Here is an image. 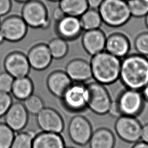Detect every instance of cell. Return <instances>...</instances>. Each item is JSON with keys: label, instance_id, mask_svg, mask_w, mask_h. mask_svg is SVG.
Instances as JSON below:
<instances>
[{"label": "cell", "instance_id": "1", "mask_svg": "<svg viewBox=\"0 0 148 148\" xmlns=\"http://www.w3.org/2000/svg\"><path fill=\"white\" fill-rule=\"evenodd\" d=\"M127 89L142 90L148 84V59L140 54H132L121 60L120 76Z\"/></svg>", "mask_w": 148, "mask_h": 148}, {"label": "cell", "instance_id": "2", "mask_svg": "<svg viewBox=\"0 0 148 148\" xmlns=\"http://www.w3.org/2000/svg\"><path fill=\"white\" fill-rule=\"evenodd\" d=\"M121 60L106 51L92 56L90 62L95 81L105 85L114 83L119 79Z\"/></svg>", "mask_w": 148, "mask_h": 148}, {"label": "cell", "instance_id": "3", "mask_svg": "<svg viewBox=\"0 0 148 148\" xmlns=\"http://www.w3.org/2000/svg\"><path fill=\"white\" fill-rule=\"evenodd\" d=\"M98 10L103 23L111 28L124 26L132 17L126 0H104Z\"/></svg>", "mask_w": 148, "mask_h": 148}, {"label": "cell", "instance_id": "4", "mask_svg": "<svg viewBox=\"0 0 148 148\" xmlns=\"http://www.w3.org/2000/svg\"><path fill=\"white\" fill-rule=\"evenodd\" d=\"M86 85L88 92V108L99 115L108 113L112 100L104 85L95 81Z\"/></svg>", "mask_w": 148, "mask_h": 148}, {"label": "cell", "instance_id": "5", "mask_svg": "<svg viewBox=\"0 0 148 148\" xmlns=\"http://www.w3.org/2000/svg\"><path fill=\"white\" fill-rule=\"evenodd\" d=\"M21 17L27 26L32 28H46L50 23L46 7L38 0H30L24 4Z\"/></svg>", "mask_w": 148, "mask_h": 148}, {"label": "cell", "instance_id": "6", "mask_svg": "<svg viewBox=\"0 0 148 148\" xmlns=\"http://www.w3.org/2000/svg\"><path fill=\"white\" fill-rule=\"evenodd\" d=\"M64 108L71 112H80L88 108V92L83 83L74 82L61 98Z\"/></svg>", "mask_w": 148, "mask_h": 148}, {"label": "cell", "instance_id": "7", "mask_svg": "<svg viewBox=\"0 0 148 148\" xmlns=\"http://www.w3.org/2000/svg\"><path fill=\"white\" fill-rule=\"evenodd\" d=\"M121 116L136 117L142 112L144 98L138 90L126 89L123 91L116 100Z\"/></svg>", "mask_w": 148, "mask_h": 148}, {"label": "cell", "instance_id": "8", "mask_svg": "<svg viewBox=\"0 0 148 148\" xmlns=\"http://www.w3.org/2000/svg\"><path fill=\"white\" fill-rule=\"evenodd\" d=\"M114 127L117 135L125 142L136 143L141 138L143 126L134 117L120 116Z\"/></svg>", "mask_w": 148, "mask_h": 148}, {"label": "cell", "instance_id": "9", "mask_svg": "<svg viewBox=\"0 0 148 148\" xmlns=\"http://www.w3.org/2000/svg\"><path fill=\"white\" fill-rule=\"evenodd\" d=\"M92 133V125L84 116H74L68 124L69 137L72 142L78 146H83L88 144Z\"/></svg>", "mask_w": 148, "mask_h": 148}, {"label": "cell", "instance_id": "10", "mask_svg": "<svg viewBox=\"0 0 148 148\" xmlns=\"http://www.w3.org/2000/svg\"><path fill=\"white\" fill-rule=\"evenodd\" d=\"M0 30L5 40L10 42L20 41L25 37L28 26L21 16H9L1 22Z\"/></svg>", "mask_w": 148, "mask_h": 148}, {"label": "cell", "instance_id": "11", "mask_svg": "<svg viewBox=\"0 0 148 148\" xmlns=\"http://www.w3.org/2000/svg\"><path fill=\"white\" fill-rule=\"evenodd\" d=\"M36 115L37 123L42 131L60 134L64 130L63 119L53 109L44 108Z\"/></svg>", "mask_w": 148, "mask_h": 148}, {"label": "cell", "instance_id": "12", "mask_svg": "<svg viewBox=\"0 0 148 148\" xmlns=\"http://www.w3.org/2000/svg\"><path fill=\"white\" fill-rule=\"evenodd\" d=\"M4 65L6 72L14 79L28 76L31 69L27 56L17 51L8 54L4 60Z\"/></svg>", "mask_w": 148, "mask_h": 148}, {"label": "cell", "instance_id": "13", "mask_svg": "<svg viewBox=\"0 0 148 148\" xmlns=\"http://www.w3.org/2000/svg\"><path fill=\"white\" fill-rule=\"evenodd\" d=\"M5 123L14 131L24 129L28 121V113L24 105L19 102L12 103L5 115Z\"/></svg>", "mask_w": 148, "mask_h": 148}, {"label": "cell", "instance_id": "14", "mask_svg": "<svg viewBox=\"0 0 148 148\" xmlns=\"http://www.w3.org/2000/svg\"><path fill=\"white\" fill-rule=\"evenodd\" d=\"M31 68L43 71L48 68L53 60L48 45L40 44L30 49L27 55Z\"/></svg>", "mask_w": 148, "mask_h": 148}, {"label": "cell", "instance_id": "15", "mask_svg": "<svg viewBox=\"0 0 148 148\" xmlns=\"http://www.w3.org/2000/svg\"><path fill=\"white\" fill-rule=\"evenodd\" d=\"M106 39L104 32L99 28L86 31L82 42L85 51L92 56L105 51Z\"/></svg>", "mask_w": 148, "mask_h": 148}, {"label": "cell", "instance_id": "16", "mask_svg": "<svg viewBox=\"0 0 148 148\" xmlns=\"http://www.w3.org/2000/svg\"><path fill=\"white\" fill-rule=\"evenodd\" d=\"M56 30L59 37L66 41L76 39L83 30L79 17L67 15L57 22Z\"/></svg>", "mask_w": 148, "mask_h": 148}, {"label": "cell", "instance_id": "17", "mask_svg": "<svg viewBox=\"0 0 148 148\" xmlns=\"http://www.w3.org/2000/svg\"><path fill=\"white\" fill-rule=\"evenodd\" d=\"M65 72L72 81L83 83L92 78L90 63L82 59L70 61L66 66Z\"/></svg>", "mask_w": 148, "mask_h": 148}, {"label": "cell", "instance_id": "18", "mask_svg": "<svg viewBox=\"0 0 148 148\" xmlns=\"http://www.w3.org/2000/svg\"><path fill=\"white\" fill-rule=\"evenodd\" d=\"M130 48L128 38L121 33L112 34L106 39V51L120 59L127 55Z\"/></svg>", "mask_w": 148, "mask_h": 148}, {"label": "cell", "instance_id": "19", "mask_svg": "<svg viewBox=\"0 0 148 148\" xmlns=\"http://www.w3.org/2000/svg\"><path fill=\"white\" fill-rule=\"evenodd\" d=\"M72 84V80L65 72L57 71L49 75L47 80V86L54 96L61 98L64 93Z\"/></svg>", "mask_w": 148, "mask_h": 148}, {"label": "cell", "instance_id": "20", "mask_svg": "<svg viewBox=\"0 0 148 148\" xmlns=\"http://www.w3.org/2000/svg\"><path fill=\"white\" fill-rule=\"evenodd\" d=\"M32 148H65V146L60 134L42 131L34 136Z\"/></svg>", "mask_w": 148, "mask_h": 148}, {"label": "cell", "instance_id": "21", "mask_svg": "<svg viewBox=\"0 0 148 148\" xmlns=\"http://www.w3.org/2000/svg\"><path fill=\"white\" fill-rule=\"evenodd\" d=\"M90 148H114L115 138L108 128H99L92 133L89 141Z\"/></svg>", "mask_w": 148, "mask_h": 148}, {"label": "cell", "instance_id": "22", "mask_svg": "<svg viewBox=\"0 0 148 148\" xmlns=\"http://www.w3.org/2000/svg\"><path fill=\"white\" fill-rule=\"evenodd\" d=\"M34 86L32 80L28 76L15 79L11 92L15 98L24 100L33 94Z\"/></svg>", "mask_w": 148, "mask_h": 148}, {"label": "cell", "instance_id": "23", "mask_svg": "<svg viewBox=\"0 0 148 148\" xmlns=\"http://www.w3.org/2000/svg\"><path fill=\"white\" fill-rule=\"evenodd\" d=\"M59 7L67 16L80 17L88 9L86 0H61Z\"/></svg>", "mask_w": 148, "mask_h": 148}, {"label": "cell", "instance_id": "24", "mask_svg": "<svg viewBox=\"0 0 148 148\" xmlns=\"http://www.w3.org/2000/svg\"><path fill=\"white\" fill-rule=\"evenodd\" d=\"M83 30H90L100 28L103 21L98 10L88 8L79 17Z\"/></svg>", "mask_w": 148, "mask_h": 148}, {"label": "cell", "instance_id": "25", "mask_svg": "<svg viewBox=\"0 0 148 148\" xmlns=\"http://www.w3.org/2000/svg\"><path fill=\"white\" fill-rule=\"evenodd\" d=\"M52 57L55 59H61L66 56L69 47L67 41L62 38H55L48 45Z\"/></svg>", "mask_w": 148, "mask_h": 148}, {"label": "cell", "instance_id": "26", "mask_svg": "<svg viewBox=\"0 0 148 148\" xmlns=\"http://www.w3.org/2000/svg\"><path fill=\"white\" fill-rule=\"evenodd\" d=\"M128 8L132 16L141 18L148 13V0H128Z\"/></svg>", "mask_w": 148, "mask_h": 148}, {"label": "cell", "instance_id": "27", "mask_svg": "<svg viewBox=\"0 0 148 148\" xmlns=\"http://www.w3.org/2000/svg\"><path fill=\"white\" fill-rule=\"evenodd\" d=\"M35 136L32 131L20 132L15 136L10 148H32Z\"/></svg>", "mask_w": 148, "mask_h": 148}, {"label": "cell", "instance_id": "28", "mask_svg": "<svg viewBox=\"0 0 148 148\" xmlns=\"http://www.w3.org/2000/svg\"><path fill=\"white\" fill-rule=\"evenodd\" d=\"M23 104L28 113L32 115H37L44 108L43 100L36 94H32L24 100Z\"/></svg>", "mask_w": 148, "mask_h": 148}, {"label": "cell", "instance_id": "29", "mask_svg": "<svg viewBox=\"0 0 148 148\" xmlns=\"http://www.w3.org/2000/svg\"><path fill=\"white\" fill-rule=\"evenodd\" d=\"M15 136L14 131L6 123H0V148H10Z\"/></svg>", "mask_w": 148, "mask_h": 148}, {"label": "cell", "instance_id": "30", "mask_svg": "<svg viewBox=\"0 0 148 148\" xmlns=\"http://www.w3.org/2000/svg\"><path fill=\"white\" fill-rule=\"evenodd\" d=\"M134 47L138 54L148 56V32L143 33L136 37Z\"/></svg>", "mask_w": 148, "mask_h": 148}, {"label": "cell", "instance_id": "31", "mask_svg": "<svg viewBox=\"0 0 148 148\" xmlns=\"http://www.w3.org/2000/svg\"><path fill=\"white\" fill-rule=\"evenodd\" d=\"M14 79L8 73H1L0 74V91L9 93L11 92Z\"/></svg>", "mask_w": 148, "mask_h": 148}, {"label": "cell", "instance_id": "32", "mask_svg": "<svg viewBox=\"0 0 148 148\" xmlns=\"http://www.w3.org/2000/svg\"><path fill=\"white\" fill-rule=\"evenodd\" d=\"M12 104V98L9 93L0 91V117L5 116Z\"/></svg>", "mask_w": 148, "mask_h": 148}, {"label": "cell", "instance_id": "33", "mask_svg": "<svg viewBox=\"0 0 148 148\" xmlns=\"http://www.w3.org/2000/svg\"><path fill=\"white\" fill-rule=\"evenodd\" d=\"M12 2L11 0H0V16H5L11 11Z\"/></svg>", "mask_w": 148, "mask_h": 148}, {"label": "cell", "instance_id": "34", "mask_svg": "<svg viewBox=\"0 0 148 148\" xmlns=\"http://www.w3.org/2000/svg\"><path fill=\"white\" fill-rule=\"evenodd\" d=\"M108 113H109L112 117H114L118 118L121 116V114L120 113V110L116 101L112 102Z\"/></svg>", "mask_w": 148, "mask_h": 148}, {"label": "cell", "instance_id": "35", "mask_svg": "<svg viewBox=\"0 0 148 148\" xmlns=\"http://www.w3.org/2000/svg\"><path fill=\"white\" fill-rule=\"evenodd\" d=\"M65 16L66 15L62 11V9L59 7V6L54 9L52 14L53 19L56 21V22L60 21L61 19H62V18H64Z\"/></svg>", "mask_w": 148, "mask_h": 148}, {"label": "cell", "instance_id": "36", "mask_svg": "<svg viewBox=\"0 0 148 148\" xmlns=\"http://www.w3.org/2000/svg\"><path fill=\"white\" fill-rule=\"evenodd\" d=\"M104 0H86L88 7L90 9L98 10Z\"/></svg>", "mask_w": 148, "mask_h": 148}, {"label": "cell", "instance_id": "37", "mask_svg": "<svg viewBox=\"0 0 148 148\" xmlns=\"http://www.w3.org/2000/svg\"><path fill=\"white\" fill-rule=\"evenodd\" d=\"M141 139L144 142L148 144V123L142 127Z\"/></svg>", "mask_w": 148, "mask_h": 148}, {"label": "cell", "instance_id": "38", "mask_svg": "<svg viewBox=\"0 0 148 148\" xmlns=\"http://www.w3.org/2000/svg\"><path fill=\"white\" fill-rule=\"evenodd\" d=\"M132 148H148V144L143 141L138 142L134 144Z\"/></svg>", "mask_w": 148, "mask_h": 148}, {"label": "cell", "instance_id": "39", "mask_svg": "<svg viewBox=\"0 0 148 148\" xmlns=\"http://www.w3.org/2000/svg\"><path fill=\"white\" fill-rule=\"evenodd\" d=\"M142 91L143 95L144 96V100L148 102V84L143 89Z\"/></svg>", "mask_w": 148, "mask_h": 148}, {"label": "cell", "instance_id": "40", "mask_svg": "<svg viewBox=\"0 0 148 148\" xmlns=\"http://www.w3.org/2000/svg\"><path fill=\"white\" fill-rule=\"evenodd\" d=\"M5 40V39L4 37V35L3 34L1 30H0V45L2 44Z\"/></svg>", "mask_w": 148, "mask_h": 148}, {"label": "cell", "instance_id": "41", "mask_svg": "<svg viewBox=\"0 0 148 148\" xmlns=\"http://www.w3.org/2000/svg\"><path fill=\"white\" fill-rule=\"evenodd\" d=\"M145 24L146 25L147 28H148V13L145 16Z\"/></svg>", "mask_w": 148, "mask_h": 148}, {"label": "cell", "instance_id": "42", "mask_svg": "<svg viewBox=\"0 0 148 148\" xmlns=\"http://www.w3.org/2000/svg\"><path fill=\"white\" fill-rule=\"evenodd\" d=\"M17 2H19V3H25L26 2L29 1L30 0H15Z\"/></svg>", "mask_w": 148, "mask_h": 148}, {"label": "cell", "instance_id": "43", "mask_svg": "<svg viewBox=\"0 0 148 148\" xmlns=\"http://www.w3.org/2000/svg\"><path fill=\"white\" fill-rule=\"evenodd\" d=\"M49 1H51V2H60L61 0H48Z\"/></svg>", "mask_w": 148, "mask_h": 148}, {"label": "cell", "instance_id": "44", "mask_svg": "<svg viewBox=\"0 0 148 148\" xmlns=\"http://www.w3.org/2000/svg\"><path fill=\"white\" fill-rule=\"evenodd\" d=\"M0 24H1V21H0Z\"/></svg>", "mask_w": 148, "mask_h": 148}, {"label": "cell", "instance_id": "45", "mask_svg": "<svg viewBox=\"0 0 148 148\" xmlns=\"http://www.w3.org/2000/svg\"></svg>", "mask_w": 148, "mask_h": 148}, {"label": "cell", "instance_id": "46", "mask_svg": "<svg viewBox=\"0 0 148 148\" xmlns=\"http://www.w3.org/2000/svg\"><path fill=\"white\" fill-rule=\"evenodd\" d=\"M126 1H128V0H126Z\"/></svg>", "mask_w": 148, "mask_h": 148}]
</instances>
